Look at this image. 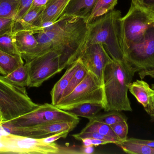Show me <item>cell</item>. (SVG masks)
Segmentation results:
<instances>
[{
    "mask_svg": "<svg viewBox=\"0 0 154 154\" xmlns=\"http://www.w3.org/2000/svg\"><path fill=\"white\" fill-rule=\"evenodd\" d=\"M42 28V32L34 34L38 44L31 51L21 54L25 62L50 50L60 55L63 70L79 58L86 42L88 23L82 18L61 16Z\"/></svg>",
    "mask_w": 154,
    "mask_h": 154,
    "instance_id": "1",
    "label": "cell"
},
{
    "mask_svg": "<svg viewBox=\"0 0 154 154\" xmlns=\"http://www.w3.org/2000/svg\"><path fill=\"white\" fill-rule=\"evenodd\" d=\"M135 74L126 61L112 59L106 65L102 81L106 112L133 111L128 92Z\"/></svg>",
    "mask_w": 154,
    "mask_h": 154,
    "instance_id": "2",
    "label": "cell"
},
{
    "mask_svg": "<svg viewBox=\"0 0 154 154\" xmlns=\"http://www.w3.org/2000/svg\"><path fill=\"white\" fill-rule=\"evenodd\" d=\"M121 19V12L113 10L88 24V35L84 48L95 43L101 44L112 59L126 61L123 52Z\"/></svg>",
    "mask_w": 154,
    "mask_h": 154,
    "instance_id": "3",
    "label": "cell"
},
{
    "mask_svg": "<svg viewBox=\"0 0 154 154\" xmlns=\"http://www.w3.org/2000/svg\"><path fill=\"white\" fill-rule=\"evenodd\" d=\"M32 101L25 87L16 86L0 76V111L3 123L9 122L38 107Z\"/></svg>",
    "mask_w": 154,
    "mask_h": 154,
    "instance_id": "4",
    "label": "cell"
},
{
    "mask_svg": "<svg viewBox=\"0 0 154 154\" xmlns=\"http://www.w3.org/2000/svg\"><path fill=\"white\" fill-rule=\"evenodd\" d=\"M123 52L137 42L154 26V14L140 5L132 4L128 12L121 19Z\"/></svg>",
    "mask_w": 154,
    "mask_h": 154,
    "instance_id": "5",
    "label": "cell"
},
{
    "mask_svg": "<svg viewBox=\"0 0 154 154\" xmlns=\"http://www.w3.org/2000/svg\"><path fill=\"white\" fill-rule=\"evenodd\" d=\"M78 117L60 109L51 104L40 105L31 112L2 124V125L17 127H31L57 122H79Z\"/></svg>",
    "mask_w": 154,
    "mask_h": 154,
    "instance_id": "6",
    "label": "cell"
},
{
    "mask_svg": "<svg viewBox=\"0 0 154 154\" xmlns=\"http://www.w3.org/2000/svg\"><path fill=\"white\" fill-rule=\"evenodd\" d=\"M100 103L104 105V92L102 83L88 71L84 79L56 106L68 111L78 105L85 103Z\"/></svg>",
    "mask_w": 154,
    "mask_h": 154,
    "instance_id": "7",
    "label": "cell"
},
{
    "mask_svg": "<svg viewBox=\"0 0 154 154\" xmlns=\"http://www.w3.org/2000/svg\"><path fill=\"white\" fill-rule=\"evenodd\" d=\"M125 60L134 72L154 69V26L124 52Z\"/></svg>",
    "mask_w": 154,
    "mask_h": 154,
    "instance_id": "8",
    "label": "cell"
},
{
    "mask_svg": "<svg viewBox=\"0 0 154 154\" xmlns=\"http://www.w3.org/2000/svg\"><path fill=\"white\" fill-rule=\"evenodd\" d=\"M29 69V87H38L42 83L63 69L60 55L54 50H50L27 62Z\"/></svg>",
    "mask_w": 154,
    "mask_h": 154,
    "instance_id": "9",
    "label": "cell"
},
{
    "mask_svg": "<svg viewBox=\"0 0 154 154\" xmlns=\"http://www.w3.org/2000/svg\"><path fill=\"white\" fill-rule=\"evenodd\" d=\"M79 122H57L31 127H17L2 126L8 134L34 138H42L61 132L74 130Z\"/></svg>",
    "mask_w": 154,
    "mask_h": 154,
    "instance_id": "10",
    "label": "cell"
},
{
    "mask_svg": "<svg viewBox=\"0 0 154 154\" xmlns=\"http://www.w3.org/2000/svg\"><path fill=\"white\" fill-rule=\"evenodd\" d=\"M79 58L88 71L95 75L102 84L104 69L112 60L103 45L95 43L85 47Z\"/></svg>",
    "mask_w": 154,
    "mask_h": 154,
    "instance_id": "11",
    "label": "cell"
},
{
    "mask_svg": "<svg viewBox=\"0 0 154 154\" xmlns=\"http://www.w3.org/2000/svg\"><path fill=\"white\" fill-rule=\"evenodd\" d=\"M81 63V61L78 58L74 63L69 66L63 76L55 84L51 91V104L56 106L63 98L70 80Z\"/></svg>",
    "mask_w": 154,
    "mask_h": 154,
    "instance_id": "12",
    "label": "cell"
},
{
    "mask_svg": "<svg viewBox=\"0 0 154 154\" xmlns=\"http://www.w3.org/2000/svg\"><path fill=\"white\" fill-rule=\"evenodd\" d=\"M128 89L147 113L152 104L154 90L147 82L138 80L131 82L128 85Z\"/></svg>",
    "mask_w": 154,
    "mask_h": 154,
    "instance_id": "13",
    "label": "cell"
},
{
    "mask_svg": "<svg viewBox=\"0 0 154 154\" xmlns=\"http://www.w3.org/2000/svg\"><path fill=\"white\" fill-rule=\"evenodd\" d=\"M97 0H70L61 16L78 17L86 20Z\"/></svg>",
    "mask_w": 154,
    "mask_h": 154,
    "instance_id": "14",
    "label": "cell"
},
{
    "mask_svg": "<svg viewBox=\"0 0 154 154\" xmlns=\"http://www.w3.org/2000/svg\"><path fill=\"white\" fill-rule=\"evenodd\" d=\"M117 146L128 154H154V140L127 138Z\"/></svg>",
    "mask_w": 154,
    "mask_h": 154,
    "instance_id": "15",
    "label": "cell"
},
{
    "mask_svg": "<svg viewBox=\"0 0 154 154\" xmlns=\"http://www.w3.org/2000/svg\"><path fill=\"white\" fill-rule=\"evenodd\" d=\"M70 0H50L45 5L41 17L42 25L50 24L57 20Z\"/></svg>",
    "mask_w": 154,
    "mask_h": 154,
    "instance_id": "16",
    "label": "cell"
},
{
    "mask_svg": "<svg viewBox=\"0 0 154 154\" xmlns=\"http://www.w3.org/2000/svg\"><path fill=\"white\" fill-rule=\"evenodd\" d=\"M14 30L16 45L21 55L31 51L37 47L38 41L32 33L23 30Z\"/></svg>",
    "mask_w": 154,
    "mask_h": 154,
    "instance_id": "17",
    "label": "cell"
},
{
    "mask_svg": "<svg viewBox=\"0 0 154 154\" xmlns=\"http://www.w3.org/2000/svg\"><path fill=\"white\" fill-rule=\"evenodd\" d=\"M103 109V104L89 102L78 105L67 111L78 117L85 118L89 120H91Z\"/></svg>",
    "mask_w": 154,
    "mask_h": 154,
    "instance_id": "18",
    "label": "cell"
},
{
    "mask_svg": "<svg viewBox=\"0 0 154 154\" xmlns=\"http://www.w3.org/2000/svg\"><path fill=\"white\" fill-rule=\"evenodd\" d=\"M24 64L21 56H13L0 50V73L3 76H6Z\"/></svg>",
    "mask_w": 154,
    "mask_h": 154,
    "instance_id": "19",
    "label": "cell"
},
{
    "mask_svg": "<svg viewBox=\"0 0 154 154\" xmlns=\"http://www.w3.org/2000/svg\"><path fill=\"white\" fill-rule=\"evenodd\" d=\"M118 0H97L91 13L86 20L90 23L96 19L114 10L117 4Z\"/></svg>",
    "mask_w": 154,
    "mask_h": 154,
    "instance_id": "20",
    "label": "cell"
},
{
    "mask_svg": "<svg viewBox=\"0 0 154 154\" xmlns=\"http://www.w3.org/2000/svg\"><path fill=\"white\" fill-rule=\"evenodd\" d=\"M15 30H12L0 36V50L15 56H21L15 40Z\"/></svg>",
    "mask_w": 154,
    "mask_h": 154,
    "instance_id": "21",
    "label": "cell"
},
{
    "mask_svg": "<svg viewBox=\"0 0 154 154\" xmlns=\"http://www.w3.org/2000/svg\"><path fill=\"white\" fill-rule=\"evenodd\" d=\"M4 77L9 81L16 86L20 87L27 86L29 80L28 65L26 63H24Z\"/></svg>",
    "mask_w": 154,
    "mask_h": 154,
    "instance_id": "22",
    "label": "cell"
},
{
    "mask_svg": "<svg viewBox=\"0 0 154 154\" xmlns=\"http://www.w3.org/2000/svg\"><path fill=\"white\" fill-rule=\"evenodd\" d=\"M82 132H95L119 140L110 125L96 120H89V123L82 130Z\"/></svg>",
    "mask_w": 154,
    "mask_h": 154,
    "instance_id": "23",
    "label": "cell"
},
{
    "mask_svg": "<svg viewBox=\"0 0 154 154\" xmlns=\"http://www.w3.org/2000/svg\"><path fill=\"white\" fill-rule=\"evenodd\" d=\"M18 3L16 0H0V18H16Z\"/></svg>",
    "mask_w": 154,
    "mask_h": 154,
    "instance_id": "24",
    "label": "cell"
},
{
    "mask_svg": "<svg viewBox=\"0 0 154 154\" xmlns=\"http://www.w3.org/2000/svg\"><path fill=\"white\" fill-rule=\"evenodd\" d=\"M88 72V71L86 68V67L82 64L81 61L80 65L77 69V70L73 75L72 78L70 80L69 85L68 87L67 88L66 92L64 93L63 98L65 97L66 96L69 94H70L75 89V88L84 79Z\"/></svg>",
    "mask_w": 154,
    "mask_h": 154,
    "instance_id": "25",
    "label": "cell"
},
{
    "mask_svg": "<svg viewBox=\"0 0 154 154\" xmlns=\"http://www.w3.org/2000/svg\"><path fill=\"white\" fill-rule=\"evenodd\" d=\"M92 120H96L110 126L121 121H127V118L119 111H112L107 114L96 116Z\"/></svg>",
    "mask_w": 154,
    "mask_h": 154,
    "instance_id": "26",
    "label": "cell"
},
{
    "mask_svg": "<svg viewBox=\"0 0 154 154\" xmlns=\"http://www.w3.org/2000/svg\"><path fill=\"white\" fill-rule=\"evenodd\" d=\"M72 136L78 141H82L85 138H92L106 141L109 142V143L115 144L117 145L121 142L118 139L103 135L95 132H83L81 131L79 134L72 135Z\"/></svg>",
    "mask_w": 154,
    "mask_h": 154,
    "instance_id": "27",
    "label": "cell"
},
{
    "mask_svg": "<svg viewBox=\"0 0 154 154\" xmlns=\"http://www.w3.org/2000/svg\"><path fill=\"white\" fill-rule=\"evenodd\" d=\"M110 127L120 142L125 141L127 139L128 128L127 121L119 122L111 125Z\"/></svg>",
    "mask_w": 154,
    "mask_h": 154,
    "instance_id": "28",
    "label": "cell"
},
{
    "mask_svg": "<svg viewBox=\"0 0 154 154\" xmlns=\"http://www.w3.org/2000/svg\"><path fill=\"white\" fill-rule=\"evenodd\" d=\"M15 22L14 18H0V36L14 30Z\"/></svg>",
    "mask_w": 154,
    "mask_h": 154,
    "instance_id": "29",
    "label": "cell"
},
{
    "mask_svg": "<svg viewBox=\"0 0 154 154\" xmlns=\"http://www.w3.org/2000/svg\"><path fill=\"white\" fill-rule=\"evenodd\" d=\"M18 3V10L15 20H20L29 10L32 5L33 0H16Z\"/></svg>",
    "mask_w": 154,
    "mask_h": 154,
    "instance_id": "30",
    "label": "cell"
},
{
    "mask_svg": "<svg viewBox=\"0 0 154 154\" xmlns=\"http://www.w3.org/2000/svg\"><path fill=\"white\" fill-rule=\"evenodd\" d=\"M69 133L68 132H61V133H58L55 134L53 135L48 137H44L42 138V141L46 143H54L61 138H65L67 137Z\"/></svg>",
    "mask_w": 154,
    "mask_h": 154,
    "instance_id": "31",
    "label": "cell"
},
{
    "mask_svg": "<svg viewBox=\"0 0 154 154\" xmlns=\"http://www.w3.org/2000/svg\"><path fill=\"white\" fill-rule=\"evenodd\" d=\"M140 6L154 14V0H143Z\"/></svg>",
    "mask_w": 154,
    "mask_h": 154,
    "instance_id": "32",
    "label": "cell"
},
{
    "mask_svg": "<svg viewBox=\"0 0 154 154\" xmlns=\"http://www.w3.org/2000/svg\"><path fill=\"white\" fill-rule=\"evenodd\" d=\"M138 75L141 79H143L146 77H150L154 78V69L140 71L138 72ZM152 88L154 90V84L152 85Z\"/></svg>",
    "mask_w": 154,
    "mask_h": 154,
    "instance_id": "33",
    "label": "cell"
},
{
    "mask_svg": "<svg viewBox=\"0 0 154 154\" xmlns=\"http://www.w3.org/2000/svg\"><path fill=\"white\" fill-rule=\"evenodd\" d=\"M95 152L94 146L93 145L89 146H82L81 147V152L82 154H92Z\"/></svg>",
    "mask_w": 154,
    "mask_h": 154,
    "instance_id": "34",
    "label": "cell"
},
{
    "mask_svg": "<svg viewBox=\"0 0 154 154\" xmlns=\"http://www.w3.org/2000/svg\"><path fill=\"white\" fill-rule=\"evenodd\" d=\"M50 0H33L31 7H40L45 6Z\"/></svg>",
    "mask_w": 154,
    "mask_h": 154,
    "instance_id": "35",
    "label": "cell"
},
{
    "mask_svg": "<svg viewBox=\"0 0 154 154\" xmlns=\"http://www.w3.org/2000/svg\"><path fill=\"white\" fill-rule=\"evenodd\" d=\"M89 140L91 145L94 146H97L100 145H103L110 144L109 142H106V141L99 140V139L89 138Z\"/></svg>",
    "mask_w": 154,
    "mask_h": 154,
    "instance_id": "36",
    "label": "cell"
},
{
    "mask_svg": "<svg viewBox=\"0 0 154 154\" xmlns=\"http://www.w3.org/2000/svg\"><path fill=\"white\" fill-rule=\"evenodd\" d=\"M147 113L148 115H150L152 119L154 121V90L153 94L152 96V104L150 106L149 111Z\"/></svg>",
    "mask_w": 154,
    "mask_h": 154,
    "instance_id": "37",
    "label": "cell"
},
{
    "mask_svg": "<svg viewBox=\"0 0 154 154\" xmlns=\"http://www.w3.org/2000/svg\"><path fill=\"white\" fill-rule=\"evenodd\" d=\"M143 0H132V4L141 5Z\"/></svg>",
    "mask_w": 154,
    "mask_h": 154,
    "instance_id": "38",
    "label": "cell"
},
{
    "mask_svg": "<svg viewBox=\"0 0 154 154\" xmlns=\"http://www.w3.org/2000/svg\"><path fill=\"white\" fill-rule=\"evenodd\" d=\"M3 123L2 117V114L0 111V125L2 124Z\"/></svg>",
    "mask_w": 154,
    "mask_h": 154,
    "instance_id": "39",
    "label": "cell"
}]
</instances>
